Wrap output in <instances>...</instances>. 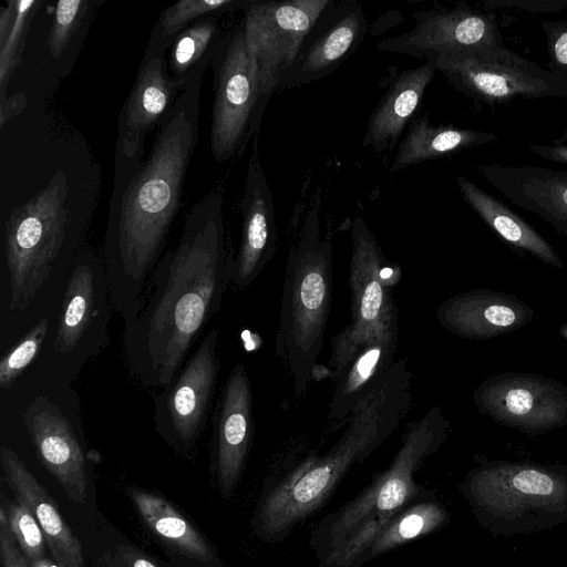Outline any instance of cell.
<instances>
[{"label":"cell","mask_w":567,"mask_h":567,"mask_svg":"<svg viewBox=\"0 0 567 567\" xmlns=\"http://www.w3.org/2000/svg\"><path fill=\"white\" fill-rule=\"evenodd\" d=\"M54 93L0 124V214L9 311L21 313L49 276L74 260L99 205L102 167Z\"/></svg>","instance_id":"6da1fadb"},{"label":"cell","mask_w":567,"mask_h":567,"mask_svg":"<svg viewBox=\"0 0 567 567\" xmlns=\"http://www.w3.org/2000/svg\"><path fill=\"white\" fill-rule=\"evenodd\" d=\"M225 179L188 210L176 244L154 268L137 315L123 329L127 369L142 385L165 388L217 315L234 252L224 224Z\"/></svg>","instance_id":"7a4b0ae2"},{"label":"cell","mask_w":567,"mask_h":567,"mask_svg":"<svg viewBox=\"0 0 567 567\" xmlns=\"http://www.w3.org/2000/svg\"><path fill=\"white\" fill-rule=\"evenodd\" d=\"M204 76L198 75L179 94L156 127L146 157L128 159L115 152L102 258L106 290L123 324L137 315L179 212L198 142Z\"/></svg>","instance_id":"3957f363"},{"label":"cell","mask_w":567,"mask_h":567,"mask_svg":"<svg viewBox=\"0 0 567 567\" xmlns=\"http://www.w3.org/2000/svg\"><path fill=\"white\" fill-rule=\"evenodd\" d=\"M413 374L398 358L379 383L359 402L341 436L322 455L307 456L288 472L266 480L251 519L265 543L281 542L319 511L341 480L395 432L412 405Z\"/></svg>","instance_id":"277c9868"},{"label":"cell","mask_w":567,"mask_h":567,"mask_svg":"<svg viewBox=\"0 0 567 567\" xmlns=\"http://www.w3.org/2000/svg\"><path fill=\"white\" fill-rule=\"evenodd\" d=\"M320 189L289 225L275 351L292 380L296 399L310 385L320 354L333 291L331 223L320 227Z\"/></svg>","instance_id":"5b68a950"},{"label":"cell","mask_w":567,"mask_h":567,"mask_svg":"<svg viewBox=\"0 0 567 567\" xmlns=\"http://www.w3.org/2000/svg\"><path fill=\"white\" fill-rule=\"evenodd\" d=\"M449 432L450 421L437 405L406 425L401 446L389 466L375 473L364 489L322 517L311 530L309 546L318 566L362 525H369L378 534L396 512L432 493L416 483L414 475L443 445Z\"/></svg>","instance_id":"8992f818"},{"label":"cell","mask_w":567,"mask_h":567,"mask_svg":"<svg viewBox=\"0 0 567 567\" xmlns=\"http://www.w3.org/2000/svg\"><path fill=\"white\" fill-rule=\"evenodd\" d=\"M349 266L350 321L331 339L327 370L337 382L360 349L374 337L398 323L393 297L399 274L361 216L351 224Z\"/></svg>","instance_id":"52a82bcc"},{"label":"cell","mask_w":567,"mask_h":567,"mask_svg":"<svg viewBox=\"0 0 567 567\" xmlns=\"http://www.w3.org/2000/svg\"><path fill=\"white\" fill-rule=\"evenodd\" d=\"M213 70L210 151L217 162L241 156L259 131L269 102L254 59L248 52L243 24L223 34Z\"/></svg>","instance_id":"ba28073f"},{"label":"cell","mask_w":567,"mask_h":567,"mask_svg":"<svg viewBox=\"0 0 567 567\" xmlns=\"http://www.w3.org/2000/svg\"><path fill=\"white\" fill-rule=\"evenodd\" d=\"M461 93L486 105L523 99L567 100V78L507 49L504 43L431 61Z\"/></svg>","instance_id":"9c48e42d"},{"label":"cell","mask_w":567,"mask_h":567,"mask_svg":"<svg viewBox=\"0 0 567 567\" xmlns=\"http://www.w3.org/2000/svg\"><path fill=\"white\" fill-rule=\"evenodd\" d=\"M218 328L208 331L172 381L153 395V422L175 449H194L213 406L219 359Z\"/></svg>","instance_id":"30bf717a"},{"label":"cell","mask_w":567,"mask_h":567,"mask_svg":"<svg viewBox=\"0 0 567 567\" xmlns=\"http://www.w3.org/2000/svg\"><path fill=\"white\" fill-rule=\"evenodd\" d=\"M463 488L474 507L503 519L567 509L566 477L536 465L486 464L468 474Z\"/></svg>","instance_id":"8fae6325"},{"label":"cell","mask_w":567,"mask_h":567,"mask_svg":"<svg viewBox=\"0 0 567 567\" xmlns=\"http://www.w3.org/2000/svg\"><path fill=\"white\" fill-rule=\"evenodd\" d=\"M331 0L260 2L247 8L243 22L246 47L255 61L265 95L270 100L280 78Z\"/></svg>","instance_id":"7c38bea8"},{"label":"cell","mask_w":567,"mask_h":567,"mask_svg":"<svg viewBox=\"0 0 567 567\" xmlns=\"http://www.w3.org/2000/svg\"><path fill=\"white\" fill-rule=\"evenodd\" d=\"M478 412L527 434L567 425V385L535 373L505 372L484 379L473 393Z\"/></svg>","instance_id":"4fadbf2b"},{"label":"cell","mask_w":567,"mask_h":567,"mask_svg":"<svg viewBox=\"0 0 567 567\" xmlns=\"http://www.w3.org/2000/svg\"><path fill=\"white\" fill-rule=\"evenodd\" d=\"M414 28L377 44L378 50L431 61L504 43L494 12L458 3L452 9L413 13Z\"/></svg>","instance_id":"5bb4252c"},{"label":"cell","mask_w":567,"mask_h":567,"mask_svg":"<svg viewBox=\"0 0 567 567\" xmlns=\"http://www.w3.org/2000/svg\"><path fill=\"white\" fill-rule=\"evenodd\" d=\"M368 23L360 3L330 1L305 38L277 92L317 81L334 72L362 43Z\"/></svg>","instance_id":"9a60e30c"},{"label":"cell","mask_w":567,"mask_h":567,"mask_svg":"<svg viewBox=\"0 0 567 567\" xmlns=\"http://www.w3.org/2000/svg\"><path fill=\"white\" fill-rule=\"evenodd\" d=\"M213 465L219 492L229 498L244 473L254 440V395L245 365L237 362L218 398L213 417Z\"/></svg>","instance_id":"2e32d148"},{"label":"cell","mask_w":567,"mask_h":567,"mask_svg":"<svg viewBox=\"0 0 567 567\" xmlns=\"http://www.w3.org/2000/svg\"><path fill=\"white\" fill-rule=\"evenodd\" d=\"M259 131L252 137L241 199V238L230 269L229 288H249L278 249L272 195L258 151Z\"/></svg>","instance_id":"e0dca14e"},{"label":"cell","mask_w":567,"mask_h":567,"mask_svg":"<svg viewBox=\"0 0 567 567\" xmlns=\"http://www.w3.org/2000/svg\"><path fill=\"white\" fill-rule=\"evenodd\" d=\"M183 91L168 73L166 55L145 50L118 114L115 152L128 159L144 156L147 134L159 125Z\"/></svg>","instance_id":"ac0fdd59"},{"label":"cell","mask_w":567,"mask_h":567,"mask_svg":"<svg viewBox=\"0 0 567 567\" xmlns=\"http://www.w3.org/2000/svg\"><path fill=\"white\" fill-rule=\"evenodd\" d=\"M24 424L43 466L78 505L87 498V468L83 449L62 411L45 396L35 398Z\"/></svg>","instance_id":"d6986e66"},{"label":"cell","mask_w":567,"mask_h":567,"mask_svg":"<svg viewBox=\"0 0 567 567\" xmlns=\"http://www.w3.org/2000/svg\"><path fill=\"white\" fill-rule=\"evenodd\" d=\"M534 310L515 295L487 288L454 295L440 303L436 319L446 331L465 340H487L527 324Z\"/></svg>","instance_id":"ffe728a7"},{"label":"cell","mask_w":567,"mask_h":567,"mask_svg":"<svg viewBox=\"0 0 567 567\" xmlns=\"http://www.w3.org/2000/svg\"><path fill=\"white\" fill-rule=\"evenodd\" d=\"M482 178L519 208L537 215L567 237V172L536 166L477 167Z\"/></svg>","instance_id":"44dd1931"},{"label":"cell","mask_w":567,"mask_h":567,"mask_svg":"<svg viewBox=\"0 0 567 567\" xmlns=\"http://www.w3.org/2000/svg\"><path fill=\"white\" fill-rule=\"evenodd\" d=\"M4 478L16 495L34 515L56 567H85L80 539L63 519L55 502L8 446L1 445Z\"/></svg>","instance_id":"7402d4cb"},{"label":"cell","mask_w":567,"mask_h":567,"mask_svg":"<svg viewBox=\"0 0 567 567\" xmlns=\"http://www.w3.org/2000/svg\"><path fill=\"white\" fill-rule=\"evenodd\" d=\"M399 323L371 339L355 354L336 382L324 433L343 429L359 402L379 383L396 361Z\"/></svg>","instance_id":"603a6c76"},{"label":"cell","mask_w":567,"mask_h":567,"mask_svg":"<svg viewBox=\"0 0 567 567\" xmlns=\"http://www.w3.org/2000/svg\"><path fill=\"white\" fill-rule=\"evenodd\" d=\"M436 66L422 65L401 72L374 107L363 138V146L381 153L392 151L419 110L424 92L432 82Z\"/></svg>","instance_id":"cb8c5ba5"},{"label":"cell","mask_w":567,"mask_h":567,"mask_svg":"<svg viewBox=\"0 0 567 567\" xmlns=\"http://www.w3.org/2000/svg\"><path fill=\"white\" fill-rule=\"evenodd\" d=\"M105 280L102 255L84 245L71 264L54 347L70 353L89 330L95 315L97 288Z\"/></svg>","instance_id":"d4e9b609"},{"label":"cell","mask_w":567,"mask_h":567,"mask_svg":"<svg viewBox=\"0 0 567 567\" xmlns=\"http://www.w3.org/2000/svg\"><path fill=\"white\" fill-rule=\"evenodd\" d=\"M104 0H60L51 10L44 38V89L55 85L72 71L83 42Z\"/></svg>","instance_id":"484cf974"},{"label":"cell","mask_w":567,"mask_h":567,"mask_svg":"<svg viewBox=\"0 0 567 567\" xmlns=\"http://www.w3.org/2000/svg\"><path fill=\"white\" fill-rule=\"evenodd\" d=\"M456 183L470 207L516 254L524 257L527 252L546 265L564 268L553 246L519 215L467 177L457 174Z\"/></svg>","instance_id":"4316f807"},{"label":"cell","mask_w":567,"mask_h":567,"mask_svg":"<svg viewBox=\"0 0 567 567\" xmlns=\"http://www.w3.org/2000/svg\"><path fill=\"white\" fill-rule=\"evenodd\" d=\"M496 141L498 136L493 132L433 125L424 114L410 124L406 135L399 144L391 171L399 172L410 165Z\"/></svg>","instance_id":"83f0119b"},{"label":"cell","mask_w":567,"mask_h":567,"mask_svg":"<svg viewBox=\"0 0 567 567\" xmlns=\"http://www.w3.org/2000/svg\"><path fill=\"white\" fill-rule=\"evenodd\" d=\"M130 498L148 529L179 554L212 561L215 553L199 532L164 497L131 487Z\"/></svg>","instance_id":"f1b7e54d"},{"label":"cell","mask_w":567,"mask_h":567,"mask_svg":"<svg viewBox=\"0 0 567 567\" xmlns=\"http://www.w3.org/2000/svg\"><path fill=\"white\" fill-rule=\"evenodd\" d=\"M449 519V512L433 492L409 503L375 535L362 557V566L393 549L433 534Z\"/></svg>","instance_id":"f546056e"},{"label":"cell","mask_w":567,"mask_h":567,"mask_svg":"<svg viewBox=\"0 0 567 567\" xmlns=\"http://www.w3.org/2000/svg\"><path fill=\"white\" fill-rule=\"evenodd\" d=\"M221 37L217 16L200 18L176 35L166 53V64L183 90L206 73Z\"/></svg>","instance_id":"4dcf8cb0"},{"label":"cell","mask_w":567,"mask_h":567,"mask_svg":"<svg viewBox=\"0 0 567 567\" xmlns=\"http://www.w3.org/2000/svg\"><path fill=\"white\" fill-rule=\"evenodd\" d=\"M255 0H181L163 10L155 22L146 51L166 55L176 35L200 18L246 10Z\"/></svg>","instance_id":"1f68e13d"},{"label":"cell","mask_w":567,"mask_h":567,"mask_svg":"<svg viewBox=\"0 0 567 567\" xmlns=\"http://www.w3.org/2000/svg\"><path fill=\"white\" fill-rule=\"evenodd\" d=\"M42 0H8L0 8V97L21 65L27 37Z\"/></svg>","instance_id":"d6a6232c"},{"label":"cell","mask_w":567,"mask_h":567,"mask_svg":"<svg viewBox=\"0 0 567 567\" xmlns=\"http://www.w3.org/2000/svg\"><path fill=\"white\" fill-rule=\"evenodd\" d=\"M10 529L30 567H54L47 553V542L32 512L19 499L2 498Z\"/></svg>","instance_id":"836d02e7"},{"label":"cell","mask_w":567,"mask_h":567,"mask_svg":"<svg viewBox=\"0 0 567 567\" xmlns=\"http://www.w3.org/2000/svg\"><path fill=\"white\" fill-rule=\"evenodd\" d=\"M49 330V319L38 321L0 361V386L9 389L38 355Z\"/></svg>","instance_id":"e575fe53"},{"label":"cell","mask_w":567,"mask_h":567,"mask_svg":"<svg viewBox=\"0 0 567 567\" xmlns=\"http://www.w3.org/2000/svg\"><path fill=\"white\" fill-rule=\"evenodd\" d=\"M540 28L546 38L550 71L567 78V20L544 21Z\"/></svg>","instance_id":"d590c367"},{"label":"cell","mask_w":567,"mask_h":567,"mask_svg":"<svg viewBox=\"0 0 567 567\" xmlns=\"http://www.w3.org/2000/svg\"><path fill=\"white\" fill-rule=\"evenodd\" d=\"M16 538L9 526L8 512L0 505V556L3 567H30L27 558L16 545Z\"/></svg>","instance_id":"8d00e7d4"},{"label":"cell","mask_w":567,"mask_h":567,"mask_svg":"<svg viewBox=\"0 0 567 567\" xmlns=\"http://www.w3.org/2000/svg\"><path fill=\"white\" fill-rule=\"evenodd\" d=\"M487 9H517L532 13L558 12L567 9V0H484Z\"/></svg>","instance_id":"74e56055"},{"label":"cell","mask_w":567,"mask_h":567,"mask_svg":"<svg viewBox=\"0 0 567 567\" xmlns=\"http://www.w3.org/2000/svg\"><path fill=\"white\" fill-rule=\"evenodd\" d=\"M106 567H164L132 546H117L105 558Z\"/></svg>","instance_id":"f35d334b"},{"label":"cell","mask_w":567,"mask_h":567,"mask_svg":"<svg viewBox=\"0 0 567 567\" xmlns=\"http://www.w3.org/2000/svg\"><path fill=\"white\" fill-rule=\"evenodd\" d=\"M529 150L546 161L567 165V130L551 144H532Z\"/></svg>","instance_id":"ab89813d"},{"label":"cell","mask_w":567,"mask_h":567,"mask_svg":"<svg viewBox=\"0 0 567 567\" xmlns=\"http://www.w3.org/2000/svg\"><path fill=\"white\" fill-rule=\"evenodd\" d=\"M558 332L559 334L567 341V322L563 323L559 328H558Z\"/></svg>","instance_id":"60d3db41"}]
</instances>
